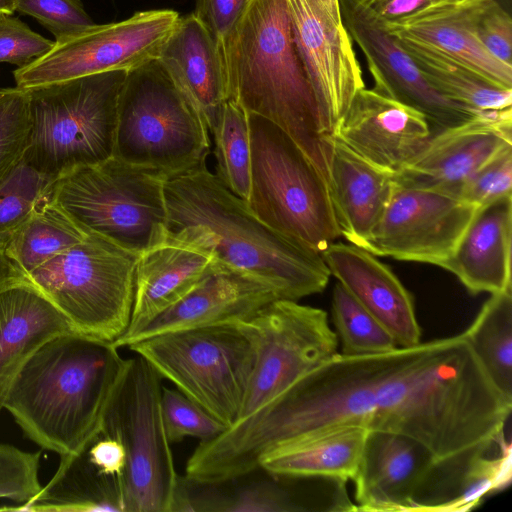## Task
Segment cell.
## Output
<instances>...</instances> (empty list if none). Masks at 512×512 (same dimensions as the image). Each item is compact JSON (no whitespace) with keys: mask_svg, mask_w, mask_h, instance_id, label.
<instances>
[{"mask_svg":"<svg viewBox=\"0 0 512 512\" xmlns=\"http://www.w3.org/2000/svg\"><path fill=\"white\" fill-rule=\"evenodd\" d=\"M16 4L17 0H0V14H13Z\"/></svg>","mask_w":512,"mask_h":512,"instance_id":"48","label":"cell"},{"mask_svg":"<svg viewBox=\"0 0 512 512\" xmlns=\"http://www.w3.org/2000/svg\"><path fill=\"white\" fill-rule=\"evenodd\" d=\"M161 412L167 438L170 443L195 437L210 440L227 427L178 389L162 386Z\"/></svg>","mask_w":512,"mask_h":512,"instance_id":"35","label":"cell"},{"mask_svg":"<svg viewBox=\"0 0 512 512\" xmlns=\"http://www.w3.org/2000/svg\"><path fill=\"white\" fill-rule=\"evenodd\" d=\"M488 0L429 11L400 23L384 24L391 35L433 49L492 82L512 89V66L494 58L474 35L475 21Z\"/></svg>","mask_w":512,"mask_h":512,"instance_id":"27","label":"cell"},{"mask_svg":"<svg viewBox=\"0 0 512 512\" xmlns=\"http://www.w3.org/2000/svg\"><path fill=\"white\" fill-rule=\"evenodd\" d=\"M508 143H512V108L433 134L394 179L400 186L459 197L471 176Z\"/></svg>","mask_w":512,"mask_h":512,"instance_id":"18","label":"cell"},{"mask_svg":"<svg viewBox=\"0 0 512 512\" xmlns=\"http://www.w3.org/2000/svg\"><path fill=\"white\" fill-rule=\"evenodd\" d=\"M306 510L276 484L262 482L245 486L234 495L213 500L209 511L224 512H294Z\"/></svg>","mask_w":512,"mask_h":512,"instance_id":"41","label":"cell"},{"mask_svg":"<svg viewBox=\"0 0 512 512\" xmlns=\"http://www.w3.org/2000/svg\"><path fill=\"white\" fill-rule=\"evenodd\" d=\"M128 71L92 74L26 90L24 160L51 180L114 156L118 101Z\"/></svg>","mask_w":512,"mask_h":512,"instance_id":"5","label":"cell"},{"mask_svg":"<svg viewBox=\"0 0 512 512\" xmlns=\"http://www.w3.org/2000/svg\"><path fill=\"white\" fill-rule=\"evenodd\" d=\"M55 45L12 14H0V62L23 68L44 56Z\"/></svg>","mask_w":512,"mask_h":512,"instance_id":"40","label":"cell"},{"mask_svg":"<svg viewBox=\"0 0 512 512\" xmlns=\"http://www.w3.org/2000/svg\"><path fill=\"white\" fill-rule=\"evenodd\" d=\"M216 258L183 230L139 255L128 336L184 297L214 266ZM120 338V337H119Z\"/></svg>","mask_w":512,"mask_h":512,"instance_id":"22","label":"cell"},{"mask_svg":"<svg viewBox=\"0 0 512 512\" xmlns=\"http://www.w3.org/2000/svg\"><path fill=\"white\" fill-rule=\"evenodd\" d=\"M331 312L340 354L371 355L398 347L387 329L338 282L333 288Z\"/></svg>","mask_w":512,"mask_h":512,"instance_id":"33","label":"cell"},{"mask_svg":"<svg viewBox=\"0 0 512 512\" xmlns=\"http://www.w3.org/2000/svg\"><path fill=\"white\" fill-rule=\"evenodd\" d=\"M180 15L172 9L139 11L127 19L95 24L13 71L16 87H33L108 71H130L157 58Z\"/></svg>","mask_w":512,"mask_h":512,"instance_id":"14","label":"cell"},{"mask_svg":"<svg viewBox=\"0 0 512 512\" xmlns=\"http://www.w3.org/2000/svg\"><path fill=\"white\" fill-rule=\"evenodd\" d=\"M473 32L494 58L512 66V19L496 0L487 1L475 21Z\"/></svg>","mask_w":512,"mask_h":512,"instance_id":"42","label":"cell"},{"mask_svg":"<svg viewBox=\"0 0 512 512\" xmlns=\"http://www.w3.org/2000/svg\"><path fill=\"white\" fill-rule=\"evenodd\" d=\"M369 432L360 425L337 427L266 456L260 468L275 477L353 480Z\"/></svg>","mask_w":512,"mask_h":512,"instance_id":"28","label":"cell"},{"mask_svg":"<svg viewBox=\"0 0 512 512\" xmlns=\"http://www.w3.org/2000/svg\"><path fill=\"white\" fill-rule=\"evenodd\" d=\"M332 145L329 191L336 222L340 235L362 248L391 199L394 175L367 162L333 136Z\"/></svg>","mask_w":512,"mask_h":512,"instance_id":"26","label":"cell"},{"mask_svg":"<svg viewBox=\"0 0 512 512\" xmlns=\"http://www.w3.org/2000/svg\"><path fill=\"white\" fill-rule=\"evenodd\" d=\"M161 376L141 356L125 359L100 433L119 440L127 463L118 483L122 512H172L180 482L161 412Z\"/></svg>","mask_w":512,"mask_h":512,"instance_id":"8","label":"cell"},{"mask_svg":"<svg viewBox=\"0 0 512 512\" xmlns=\"http://www.w3.org/2000/svg\"><path fill=\"white\" fill-rule=\"evenodd\" d=\"M39 451L27 452L0 443V499L23 504L42 488L39 480Z\"/></svg>","mask_w":512,"mask_h":512,"instance_id":"37","label":"cell"},{"mask_svg":"<svg viewBox=\"0 0 512 512\" xmlns=\"http://www.w3.org/2000/svg\"><path fill=\"white\" fill-rule=\"evenodd\" d=\"M321 256L330 274L387 329L398 347L421 342L412 295L388 266L353 244L334 242Z\"/></svg>","mask_w":512,"mask_h":512,"instance_id":"21","label":"cell"},{"mask_svg":"<svg viewBox=\"0 0 512 512\" xmlns=\"http://www.w3.org/2000/svg\"><path fill=\"white\" fill-rule=\"evenodd\" d=\"M16 11L35 18L53 34L55 43L95 25L80 0H17Z\"/></svg>","mask_w":512,"mask_h":512,"instance_id":"38","label":"cell"},{"mask_svg":"<svg viewBox=\"0 0 512 512\" xmlns=\"http://www.w3.org/2000/svg\"><path fill=\"white\" fill-rule=\"evenodd\" d=\"M214 142L216 176L236 196L247 201L251 180L248 114L227 100L210 131Z\"/></svg>","mask_w":512,"mask_h":512,"instance_id":"32","label":"cell"},{"mask_svg":"<svg viewBox=\"0 0 512 512\" xmlns=\"http://www.w3.org/2000/svg\"><path fill=\"white\" fill-rule=\"evenodd\" d=\"M512 194V143L488 159L463 187L460 199L476 208Z\"/></svg>","mask_w":512,"mask_h":512,"instance_id":"39","label":"cell"},{"mask_svg":"<svg viewBox=\"0 0 512 512\" xmlns=\"http://www.w3.org/2000/svg\"><path fill=\"white\" fill-rule=\"evenodd\" d=\"M331 135L367 162L395 175L423 150L433 133L419 112L362 88Z\"/></svg>","mask_w":512,"mask_h":512,"instance_id":"19","label":"cell"},{"mask_svg":"<svg viewBox=\"0 0 512 512\" xmlns=\"http://www.w3.org/2000/svg\"><path fill=\"white\" fill-rule=\"evenodd\" d=\"M247 0H196L193 14L204 24L219 49L239 18Z\"/></svg>","mask_w":512,"mask_h":512,"instance_id":"43","label":"cell"},{"mask_svg":"<svg viewBox=\"0 0 512 512\" xmlns=\"http://www.w3.org/2000/svg\"><path fill=\"white\" fill-rule=\"evenodd\" d=\"M356 511L451 512L463 481L420 442L370 431L355 478Z\"/></svg>","mask_w":512,"mask_h":512,"instance_id":"13","label":"cell"},{"mask_svg":"<svg viewBox=\"0 0 512 512\" xmlns=\"http://www.w3.org/2000/svg\"><path fill=\"white\" fill-rule=\"evenodd\" d=\"M53 180L24 158L0 182V251L48 196Z\"/></svg>","mask_w":512,"mask_h":512,"instance_id":"34","label":"cell"},{"mask_svg":"<svg viewBox=\"0 0 512 512\" xmlns=\"http://www.w3.org/2000/svg\"><path fill=\"white\" fill-rule=\"evenodd\" d=\"M511 409L462 332L378 354L338 353L251 419L246 438L266 456L360 425L420 442L464 479L493 447L506 443Z\"/></svg>","mask_w":512,"mask_h":512,"instance_id":"1","label":"cell"},{"mask_svg":"<svg viewBox=\"0 0 512 512\" xmlns=\"http://www.w3.org/2000/svg\"><path fill=\"white\" fill-rule=\"evenodd\" d=\"M248 122V209L271 229L321 254L341 236L328 184L284 130L256 114H248Z\"/></svg>","mask_w":512,"mask_h":512,"instance_id":"6","label":"cell"},{"mask_svg":"<svg viewBox=\"0 0 512 512\" xmlns=\"http://www.w3.org/2000/svg\"><path fill=\"white\" fill-rule=\"evenodd\" d=\"M138 258L87 233L25 278L66 317L74 332L113 343L130 324Z\"/></svg>","mask_w":512,"mask_h":512,"instance_id":"10","label":"cell"},{"mask_svg":"<svg viewBox=\"0 0 512 512\" xmlns=\"http://www.w3.org/2000/svg\"><path fill=\"white\" fill-rule=\"evenodd\" d=\"M220 53L228 100L284 130L329 187L332 136L324 130L286 0H247Z\"/></svg>","mask_w":512,"mask_h":512,"instance_id":"3","label":"cell"},{"mask_svg":"<svg viewBox=\"0 0 512 512\" xmlns=\"http://www.w3.org/2000/svg\"><path fill=\"white\" fill-rule=\"evenodd\" d=\"M167 231L183 230L216 260L272 287L280 299L321 293L331 276L320 253L276 232L203 164L165 179Z\"/></svg>","mask_w":512,"mask_h":512,"instance_id":"2","label":"cell"},{"mask_svg":"<svg viewBox=\"0 0 512 512\" xmlns=\"http://www.w3.org/2000/svg\"><path fill=\"white\" fill-rule=\"evenodd\" d=\"M338 1L342 23L367 61L373 90L419 112L439 131L493 113L474 110L438 92L366 2Z\"/></svg>","mask_w":512,"mask_h":512,"instance_id":"15","label":"cell"},{"mask_svg":"<svg viewBox=\"0 0 512 512\" xmlns=\"http://www.w3.org/2000/svg\"><path fill=\"white\" fill-rule=\"evenodd\" d=\"M128 348L227 428L236 423L255 362L238 324L159 334Z\"/></svg>","mask_w":512,"mask_h":512,"instance_id":"11","label":"cell"},{"mask_svg":"<svg viewBox=\"0 0 512 512\" xmlns=\"http://www.w3.org/2000/svg\"><path fill=\"white\" fill-rule=\"evenodd\" d=\"M86 233L48 196L15 233L4 254L25 277L79 243Z\"/></svg>","mask_w":512,"mask_h":512,"instance_id":"31","label":"cell"},{"mask_svg":"<svg viewBox=\"0 0 512 512\" xmlns=\"http://www.w3.org/2000/svg\"><path fill=\"white\" fill-rule=\"evenodd\" d=\"M69 331L66 317L26 278L0 289V412L29 358L48 340Z\"/></svg>","mask_w":512,"mask_h":512,"instance_id":"25","label":"cell"},{"mask_svg":"<svg viewBox=\"0 0 512 512\" xmlns=\"http://www.w3.org/2000/svg\"><path fill=\"white\" fill-rule=\"evenodd\" d=\"M209 130L155 60L127 72L114 157L169 178L205 164Z\"/></svg>","mask_w":512,"mask_h":512,"instance_id":"7","label":"cell"},{"mask_svg":"<svg viewBox=\"0 0 512 512\" xmlns=\"http://www.w3.org/2000/svg\"><path fill=\"white\" fill-rule=\"evenodd\" d=\"M83 448L98 473L116 480L118 485L127 463L123 444L113 437L99 433Z\"/></svg>","mask_w":512,"mask_h":512,"instance_id":"44","label":"cell"},{"mask_svg":"<svg viewBox=\"0 0 512 512\" xmlns=\"http://www.w3.org/2000/svg\"><path fill=\"white\" fill-rule=\"evenodd\" d=\"M28 128L26 90L0 89V182L23 158Z\"/></svg>","mask_w":512,"mask_h":512,"instance_id":"36","label":"cell"},{"mask_svg":"<svg viewBox=\"0 0 512 512\" xmlns=\"http://www.w3.org/2000/svg\"><path fill=\"white\" fill-rule=\"evenodd\" d=\"M124 363L111 343L74 331L59 334L22 367L4 409L42 449L60 456L77 452L100 433Z\"/></svg>","mask_w":512,"mask_h":512,"instance_id":"4","label":"cell"},{"mask_svg":"<svg viewBox=\"0 0 512 512\" xmlns=\"http://www.w3.org/2000/svg\"><path fill=\"white\" fill-rule=\"evenodd\" d=\"M512 194L479 206L440 267L454 274L471 294L512 287Z\"/></svg>","mask_w":512,"mask_h":512,"instance_id":"24","label":"cell"},{"mask_svg":"<svg viewBox=\"0 0 512 512\" xmlns=\"http://www.w3.org/2000/svg\"><path fill=\"white\" fill-rule=\"evenodd\" d=\"M476 207L435 190L396 184L365 241L375 256L440 266L453 251Z\"/></svg>","mask_w":512,"mask_h":512,"instance_id":"16","label":"cell"},{"mask_svg":"<svg viewBox=\"0 0 512 512\" xmlns=\"http://www.w3.org/2000/svg\"><path fill=\"white\" fill-rule=\"evenodd\" d=\"M237 324L253 343L255 362L236 423L263 412L339 353L326 311L298 301L275 300Z\"/></svg>","mask_w":512,"mask_h":512,"instance_id":"12","label":"cell"},{"mask_svg":"<svg viewBox=\"0 0 512 512\" xmlns=\"http://www.w3.org/2000/svg\"><path fill=\"white\" fill-rule=\"evenodd\" d=\"M328 20L335 26L342 27L340 6L338 0H315Z\"/></svg>","mask_w":512,"mask_h":512,"instance_id":"47","label":"cell"},{"mask_svg":"<svg viewBox=\"0 0 512 512\" xmlns=\"http://www.w3.org/2000/svg\"><path fill=\"white\" fill-rule=\"evenodd\" d=\"M23 278V274L0 251V289Z\"/></svg>","mask_w":512,"mask_h":512,"instance_id":"46","label":"cell"},{"mask_svg":"<svg viewBox=\"0 0 512 512\" xmlns=\"http://www.w3.org/2000/svg\"><path fill=\"white\" fill-rule=\"evenodd\" d=\"M363 1L366 2L367 4H369V3H371V2H373L375 0H363Z\"/></svg>","mask_w":512,"mask_h":512,"instance_id":"49","label":"cell"},{"mask_svg":"<svg viewBox=\"0 0 512 512\" xmlns=\"http://www.w3.org/2000/svg\"><path fill=\"white\" fill-rule=\"evenodd\" d=\"M275 290L218 261L179 301L137 332L111 343L117 349L159 334L215 325L237 324L275 300Z\"/></svg>","mask_w":512,"mask_h":512,"instance_id":"20","label":"cell"},{"mask_svg":"<svg viewBox=\"0 0 512 512\" xmlns=\"http://www.w3.org/2000/svg\"><path fill=\"white\" fill-rule=\"evenodd\" d=\"M472 0H375L368 5L386 23H400L417 15Z\"/></svg>","mask_w":512,"mask_h":512,"instance_id":"45","label":"cell"},{"mask_svg":"<svg viewBox=\"0 0 512 512\" xmlns=\"http://www.w3.org/2000/svg\"><path fill=\"white\" fill-rule=\"evenodd\" d=\"M396 39L426 80L445 97L481 112L512 108L511 88L500 86L433 49Z\"/></svg>","mask_w":512,"mask_h":512,"instance_id":"29","label":"cell"},{"mask_svg":"<svg viewBox=\"0 0 512 512\" xmlns=\"http://www.w3.org/2000/svg\"><path fill=\"white\" fill-rule=\"evenodd\" d=\"M463 333L492 384L512 402V287L491 294Z\"/></svg>","mask_w":512,"mask_h":512,"instance_id":"30","label":"cell"},{"mask_svg":"<svg viewBox=\"0 0 512 512\" xmlns=\"http://www.w3.org/2000/svg\"><path fill=\"white\" fill-rule=\"evenodd\" d=\"M286 4L324 130L331 135L354 95L365 88L352 39L344 26L328 20L315 0H286Z\"/></svg>","mask_w":512,"mask_h":512,"instance_id":"17","label":"cell"},{"mask_svg":"<svg viewBox=\"0 0 512 512\" xmlns=\"http://www.w3.org/2000/svg\"><path fill=\"white\" fill-rule=\"evenodd\" d=\"M156 61L210 132L228 93L220 49L208 29L193 13L180 17Z\"/></svg>","mask_w":512,"mask_h":512,"instance_id":"23","label":"cell"},{"mask_svg":"<svg viewBox=\"0 0 512 512\" xmlns=\"http://www.w3.org/2000/svg\"><path fill=\"white\" fill-rule=\"evenodd\" d=\"M165 179L113 156L58 177L49 199L86 234L140 255L167 234Z\"/></svg>","mask_w":512,"mask_h":512,"instance_id":"9","label":"cell"}]
</instances>
